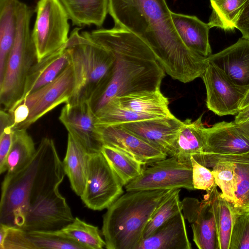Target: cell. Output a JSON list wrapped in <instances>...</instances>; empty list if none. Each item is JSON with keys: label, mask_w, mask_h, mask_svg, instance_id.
Masks as SVG:
<instances>
[{"label": "cell", "mask_w": 249, "mask_h": 249, "mask_svg": "<svg viewBox=\"0 0 249 249\" xmlns=\"http://www.w3.org/2000/svg\"><path fill=\"white\" fill-rule=\"evenodd\" d=\"M108 11L114 27L143 41L172 78L187 83L201 77L209 63L208 57L184 44L165 0H108Z\"/></svg>", "instance_id": "1"}, {"label": "cell", "mask_w": 249, "mask_h": 249, "mask_svg": "<svg viewBox=\"0 0 249 249\" xmlns=\"http://www.w3.org/2000/svg\"><path fill=\"white\" fill-rule=\"evenodd\" d=\"M89 34L93 40L110 50L115 58L106 86L90 102L95 114L120 96L160 89L165 71L150 47L136 35L116 27Z\"/></svg>", "instance_id": "2"}, {"label": "cell", "mask_w": 249, "mask_h": 249, "mask_svg": "<svg viewBox=\"0 0 249 249\" xmlns=\"http://www.w3.org/2000/svg\"><path fill=\"white\" fill-rule=\"evenodd\" d=\"M65 173L53 141L41 139L32 160L1 184L0 223L20 228L26 213L59 191Z\"/></svg>", "instance_id": "3"}, {"label": "cell", "mask_w": 249, "mask_h": 249, "mask_svg": "<svg viewBox=\"0 0 249 249\" xmlns=\"http://www.w3.org/2000/svg\"><path fill=\"white\" fill-rule=\"evenodd\" d=\"M174 189L126 191L103 216L102 233L107 249H138L145 227Z\"/></svg>", "instance_id": "4"}, {"label": "cell", "mask_w": 249, "mask_h": 249, "mask_svg": "<svg viewBox=\"0 0 249 249\" xmlns=\"http://www.w3.org/2000/svg\"><path fill=\"white\" fill-rule=\"evenodd\" d=\"M76 27L71 33L66 48L72 66L75 86L67 104H76L96 98L106 86L114 63L108 49L93 40L89 32L80 33Z\"/></svg>", "instance_id": "5"}, {"label": "cell", "mask_w": 249, "mask_h": 249, "mask_svg": "<svg viewBox=\"0 0 249 249\" xmlns=\"http://www.w3.org/2000/svg\"><path fill=\"white\" fill-rule=\"evenodd\" d=\"M32 16V9L20 1L16 39L0 80V107L5 111L13 109L21 99L29 72L38 61L30 29Z\"/></svg>", "instance_id": "6"}, {"label": "cell", "mask_w": 249, "mask_h": 249, "mask_svg": "<svg viewBox=\"0 0 249 249\" xmlns=\"http://www.w3.org/2000/svg\"><path fill=\"white\" fill-rule=\"evenodd\" d=\"M206 167L217 163L249 164V136L234 122L222 121L207 128L203 153L197 161Z\"/></svg>", "instance_id": "7"}, {"label": "cell", "mask_w": 249, "mask_h": 249, "mask_svg": "<svg viewBox=\"0 0 249 249\" xmlns=\"http://www.w3.org/2000/svg\"><path fill=\"white\" fill-rule=\"evenodd\" d=\"M36 11L32 37L39 61L66 45L70 18L60 0H38Z\"/></svg>", "instance_id": "8"}, {"label": "cell", "mask_w": 249, "mask_h": 249, "mask_svg": "<svg viewBox=\"0 0 249 249\" xmlns=\"http://www.w3.org/2000/svg\"><path fill=\"white\" fill-rule=\"evenodd\" d=\"M121 180L101 152L89 155L87 179L81 199L94 211L107 209L124 193Z\"/></svg>", "instance_id": "9"}, {"label": "cell", "mask_w": 249, "mask_h": 249, "mask_svg": "<svg viewBox=\"0 0 249 249\" xmlns=\"http://www.w3.org/2000/svg\"><path fill=\"white\" fill-rule=\"evenodd\" d=\"M124 186L126 191L180 188L195 190L192 166L180 163L173 156L153 163Z\"/></svg>", "instance_id": "10"}, {"label": "cell", "mask_w": 249, "mask_h": 249, "mask_svg": "<svg viewBox=\"0 0 249 249\" xmlns=\"http://www.w3.org/2000/svg\"><path fill=\"white\" fill-rule=\"evenodd\" d=\"M201 77L206 88L209 110L220 116L239 112L249 86L236 84L222 70L209 62Z\"/></svg>", "instance_id": "11"}, {"label": "cell", "mask_w": 249, "mask_h": 249, "mask_svg": "<svg viewBox=\"0 0 249 249\" xmlns=\"http://www.w3.org/2000/svg\"><path fill=\"white\" fill-rule=\"evenodd\" d=\"M74 86V71L70 63L53 81L22 100L21 102H24L29 107V115L27 120L15 129H27L59 105L67 104Z\"/></svg>", "instance_id": "12"}, {"label": "cell", "mask_w": 249, "mask_h": 249, "mask_svg": "<svg viewBox=\"0 0 249 249\" xmlns=\"http://www.w3.org/2000/svg\"><path fill=\"white\" fill-rule=\"evenodd\" d=\"M59 120L70 134L89 153L100 152L104 145L97 118L89 101L66 104Z\"/></svg>", "instance_id": "13"}, {"label": "cell", "mask_w": 249, "mask_h": 249, "mask_svg": "<svg viewBox=\"0 0 249 249\" xmlns=\"http://www.w3.org/2000/svg\"><path fill=\"white\" fill-rule=\"evenodd\" d=\"M182 213L191 224L193 241L199 249H218L216 222L211 195L207 192L204 199L186 197L182 200Z\"/></svg>", "instance_id": "14"}, {"label": "cell", "mask_w": 249, "mask_h": 249, "mask_svg": "<svg viewBox=\"0 0 249 249\" xmlns=\"http://www.w3.org/2000/svg\"><path fill=\"white\" fill-rule=\"evenodd\" d=\"M120 124L167 156L176 157L178 134L183 121L174 115Z\"/></svg>", "instance_id": "15"}, {"label": "cell", "mask_w": 249, "mask_h": 249, "mask_svg": "<svg viewBox=\"0 0 249 249\" xmlns=\"http://www.w3.org/2000/svg\"><path fill=\"white\" fill-rule=\"evenodd\" d=\"M98 126L104 144L125 152L142 165L152 164L167 157L160 149L120 124Z\"/></svg>", "instance_id": "16"}, {"label": "cell", "mask_w": 249, "mask_h": 249, "mask_svg": "<svg viewBox=\"0 0 249 249\" xmlns=\"http://www.w3.org/2000/svg\"><path fill=\"white\" fill-rule=\"evenodd\" d=\"M236 84L249 86V39L239 38L223 50L208 57Z\"/></svg>", "instance_id": "17"}, {"label": "cell", "mask_w": 249, "mask_h": 249, "mask_svg": "<svg viewBox=\"0 0 249 249\" xmlns=\"http://www.w3.org/2000/svg\"><path fill=\"white\" fill-rule=\"evenodd\" d=\"M70 63L66 46L37 61L29 72L23 96L15 107L28 95L53 81Z\"/></svg>", "instance_id": "18"}, {"label": "cell", "mask_w": 249, "mask_h": 249, "mask_svg": "<svg viewBox=\"0 0 249 249\" xmlns=\"http://www.w3.org/2000/svg\"><path fill=\"white\" fill-rule=\"evenodd\" d=\"M182 212L168 220L142 241L138 249H191Z\"/></svg>", "instance_id": "19"}, {"label": "cell", "mask_w": 249, "mask_h": 249, "mask_svg": "<svg viewBox=\"0 0 249 249\" xmlns=\"http://www.w3.org/2000/svg\"><path fill=\"white\" fill-rule=\"evenodd\" d=\"M175 28L184 44L191 51L205 57L212 54L209 34L211 29L195 16L171 12Z\"/></svg>", "instance_id": "20"}, {"label": "cell", "mask_w": 249, "mask_h": 249, "mask_svg": "<svg viewBox=\"0 0 249 249\" xmlns=\"http://www.w3.org/2000/svg\"><path fill=\"white\" fill-rule=\"evenodd\" d=\"M202 115L195 121H183L177 142L176 157L181 163L192 166L191 157L197 161L202 155L206 144V130L202 122Z\"/></svg>", "instance_id": "21"}, {"label": "cell", "mask_w": 249, "mask_h": 249, "mask_svg": "<svg viewBox=\"0 0 249 249\" xmlns=\"http://www.w3.org/2000/svg\"><path fill=\"white\" fill-rule=\"evenodd\" d=\"M89 155L84 147L68 134L67 150L62 165L71 189L79 196L86 184Z\"/></svg>", "instance_id": "22"}, {"label": "cell", "mask_w": 249, "mask_h": 249, "mask_svg": "<svg viewBox=\"0 0 249 249\" xmlns=\"http://www.w3.org/2000/svg\"><path fill=\"white\" fill-rule=\"evenodd\" d=\"M120 106L138 113L157 117L173 115L169 108L168 99L160 89L130 93L113 100Z\"/></svg>", "instance_id": "23"}, {"label": "cell", "mask_w": 249, "mask_h": 249, "mask_svg": "<svg viewBox=\"0 0 249 249\" xmlns=\"http://www.w3.org/2000/svg\"><path fill=\"white\" fill-rule=\"evenodd\" d=\"M18 0H0V80L17 33Z\"/></svg>", "instance_id": "24"}, {"label": "cell", "mask_w": 249, "mask_h": 249, "mask_svg": "<svg viewBox=\"0 0 249 249\" xmlns=\"http://www.w3.org/2000/svg\"><path fill=\"white\" fill-rule=\"evenodd\" d=\"M72 25L101 27L108 13V0H60Z\"/></svg>", "instance_id": "25"}, {"label": "cell", "mask_w": 249, "mask_h": 249, "mask_svg": "<svg viewBox=\"0 0 249 249\" xmlns=\"http://www.w3.org/2000/svg\"><path fill=\"white\" fill-rule=\"evenodd\" d=\"M217 185L210 192L214 213L218 249H229L233 225L241 207L226 200L218 191Z\"/></svg>", "instance_id": "26"}, {"label": "cell", "mask_w": 249, "mask_h": 249, "mask_svg": "<svg viewBox=\"0 0 249 249\" xmlns=\"http://www.w3.org/2000/svg\"><path fill=\"white\" fill-rule=\"evenodd\" d=\"M36 151L34 142L27 129H15L6 159L4 177H10L22 170L32 160Z\"/></svg>", "instance_id": "27"}, {"label": "cell", "mask_w": 249, "mask_h": 249, "mask_svg": "<svg viewBox=\"0 0 249 249\" xmlns=\"http://www.w3.org/2000/svg\"><path fill=\"white\" fill-rule=\"evenodd\" d=\"M246 0H210L212 10L208 23L210 28L234 30Z\"/></svg>", "instance_id": "28"}, {"label": "cell", "mask_w": 249, "mask_h": 249, "mask_svg": "<svg viewBox=\"0 0 249 249\" xmlns=\"http://www.w3.org/2000/svg\"><path fill=\"white\" fill-rule=\"evenodd\" d=\"M125 186L140 176L142 164L125 152L104 144L101 151Z\"/></svg>", "instance_id": "29"}, {"label": "cell", "mask_w": 249, "mask_h": 249, "mask_svg": "<svg viewBox=\"0 0 249 249\" xmlns=\"http://www.w3.org/2000/svg\"><path fill=\"white\" fill-rule=\"evenodd\" d=\"M60 231L85 249H102L106 247V242L101 237L98 228L77 217Z\"/></svg>", "instance_id": "30"}, {"label": "cell", "mask_w": 249, "mask_h": 249, "mask_svg": "<svg viewBox=\"0 0 249 249\" xmlns=\"http://www.w3.org/2000/svg\"><path fill=\"white\" fill-rule=\"evenodd\" d=\"M236 164L230 162L217 163L212 167L215 183L223 197L237 207H241L236 197L237 175Z\"/></svg>", "instance_id": "31"}, {"label": "cell", "mask_w": 249, "mask_h": 249, "mask_svg": "<svg viewBox=\"0 0 249 249\" xmlns=\"http://www.w3.org/2000/svg\"><path fill=\"white\" fill-rule=\"evenodd\" d=\"M97 124L100 126L120 124L159 118L142 114L120 106L112 101L95 113Z\"/></svg>", "instance_id": "32"}, {"label": "cell", "mask_w": 249, "mask_h": 249, "mask_svg": "<svg viewBox=\"0 0 249 249\" xmlns=\"http://www.w3.org/2000/svg\"><path fill=\"white\" fill-rule=\"evenodd\" d=\"M180 191V189H174L158 207L145 227L143 239L152 234L168 220L182 212V203L179 198Z\"/></svg>", "instance_id": "33"}, {"label": "cell", "mask_w": 249, "mask_h": 249, "mask_svg": "<svg viewBox=\"0 0 249 249\" xmlns=\"http://www.w3.org/2000/svg\"><path fill=\"white\" fill-rule=\"evenodd\" d=\"M34 249H85L64 235L60 230L56 231H27Z\"/></svg>", "instance_id": "34"}, {"label": "cell", "mask_w": 249, "mask_h": 249, "mask_svg": "<svg viewBox=\"0 0 249 249\" xmlns=\"http://www.w3.org/2000/svg\"><path fill=\"white\" fill-rule=\"evenodd\" d=\"M0 249H34L27 231L0 223Z\"/></svg>", "instance_id": "35"}, {"label": "cell", "mask_w": 249, "mask_h": 249, "mask_svg": "<svg viewBox=\"0 0 249 249\" xmlns=\"http://www.w3.org/2000/svg\"><path fill=\"white\" fill-rule=\"evenodd\" d=\"M249 249V210H241L232 230L229 249Z\"/></svg>", "instance_id": "36"}, {"label": "cell", "mask_w": 249, "mask_h": 249, "mask_svg": "<svg viewBox=\"0 0 249 249\" xmlns=\"http://www.w3.org/2000/svg\"><path fill=\"white\" fill-rule=\"evenodd\" d=\"M191 160L195 189L204 190L207 192L211 191L216 185L212 170L198 163L193 157H191Z\"/></svg>", "instance_id": "37"}, {"label": "cell", "mask_w": 249, "mask_h": 249, "mask_svg": "<svg viewBox=\"0 0 249 249\" xmlns=\"http://www.w3.org/2000/svg\"><path fill=\"white\" fill-rule=\"evenodd\" d=\"M237 175L236 197L241 208L249 198V164H236Z\"/></svg>", "instance_id": "38"}, {"label": "cell", "mask_w": 249, "mask_h": 249, "mask_svg": "<svg viewBox=\"0 0 249 249\" xmlns=\"http://www.w3.org/2000/svg\"><path fill=\"white\" fill-rule=\"evenodd\" d=\"M0 173L5 172V164L10 149L14 129L11 125L0 129Z\"/></svg>", "instance_id": "39"}, {"label": "cell", "mask_w": 249, "mask_h": 249, "mask_svg": "<svg viewBox=\"0 0 249 249\" xmlns=\"http://www.w3.org/2000/svg\"><path fill=\"white\" fill-rule=\"evenodd\" d=\"M8 112L12 116L13 126L14 129H15L27 120L30 110L26 104L24 102H22Z\"/></svg>", "instance_id": "40"}, {"label": "cell", "mask_w": 249, "mask_h": 249, "mask_svg": "<svg viewBox=\"0 0 249 249\" xmlns=\"http://www.w3.org/2000/svg\"><path fill=\"white\" fill-rule=\"evenodd\" d=\"M235 28L242 34V38L249 39V0L245 2Z\"/></svg>", "instance_id": "41"}, {"label": "cell", "mask_w": 249, "mask_h": 249, "mask_svg": "<svg viewBox=\"0 0 249 249\" xmlns=\"http://www.w3.org/2000/svg\"><path fill=\"white\" fill-rule=\"evenodd\" d=\"M249 121V105L241 109L236 114L234 122L240 124Z\"/></svg>", "instance_id": "42"}, {"label": "cell", "mask_w": 249, "mask_h": 249, "mask_svg": "<svg viewBox=\"0 0 249 249\" xmlns=\"http://www.w3.org/2000/svg\"><path fill=\"white\" fill-rule=\"evenodd\" d=\"M249 105V89L243 99L240 107V110Z\"/></svg>", "instance_id": "43"}, {"label": "cell", "mask_w": 249, "mask_h": 249, "mask_svg": "<svg viewBox=\"0 0 249 249\" xmlns=\"http://www.w3.org/2000/svg\"><path fill=\"white\" fill-rule=\"evenodd\" d=\"M241 208L244 210H247L249 209V198L247 202L246 203V204Z\"/></svg>", "instance_id": "44"}, {"label": "cell", "mask_w": 249, "mask_h": 249, "mask_svg": "<svg viewBox=\"0 0 249 249\" xmlns=\"http://www.w3.org/2000/svg\"><path fill=\"white\" fill-rule=\"evenodd\" d=\"M247 210H249V209H247Z\"/></svg>", "instance_id": "45"}]
</instances>
